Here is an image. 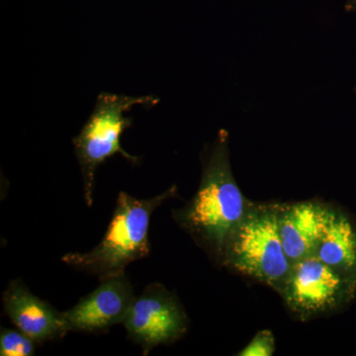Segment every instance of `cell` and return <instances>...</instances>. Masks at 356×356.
I'll return each instance as SVG.
<instances>
[{
    "label": "cell",
    "instance_id": "obj_1",
    "mask_svg": "<svg viewBox=\"0 0 356 356\" xmlns=\"http://www.w3.org/2000/svg\"><path fill=\"white\" fill-rule=\"evenodd\" d=\"M252 204L234 177L229 161V133L221 129L204 159L195 195L184 207L173 211V219L221 266L229 238Z\"/></svg>",
    "mask_w": 356,
    "mask_h": 356
},
{
    "label": "cell",
    "instance_id": "obj_2",
    "mask_svg": "<svg viewBox=\"0 0 356 356\" xmlns=\"http://www.w3.org/2000/svg\"><path fill=\"white\" fill-rule=\"evenodd\" d=\"M177 194L175 185L149 199L135 198L121 191L102 242L89 252L65 254L62 261L77 270L93 274L100 280L125 273L129 264L149 255L152 215L161 204Z\"/></svg>",
    "mask_w": 356,
    "mask_h": 356
},
{
    "label": "cell",
    "instance_id": "obj_3",
    "mask_svg": "<svg viewBox=\"0 0 356 356\" xmlns=\"http://www.w3.org/2000/svg\"><path fill=\"white\" fill-rule=\"evenodd\" d=\"M278 203L252 202L229 238L221 266L282 292L291 271L278 224Z\"/></svg>",
    "mask_w": 356,
    "mask_h": 356
},
{
    "label": "cell",
    "instance_id": "obj_4",
    "mask_svg": "<svg viewBox=\"0 0 356 356\" xmlns=\"http://www.w3.org/2000/svg\"><path fill=\"white\" fill-rule=\"evenodd\" d=\"M159 99L154 95L127 96L103 92L98 95L95 109L83 129L72 140L74 154L83 175L84 200L93 204L95 173L111 156L119 154L132 165H139L140 158L122 147L121 137L133 125V118L126 116L133 107H154Z\"/></svg>",
    "mask_w": 356,
    "mask_h": 356
},
{
    "label": "cell",
    "instance_id": "obj_5",
    "mask_svg": "<svg viewBox=\"0 0 356 356\" xmlns=\"http://www.w3.org/2000/svg\"><path fill=\"white\" fill-rule=\"evenodd\" d=\"M281 297L300 320L329 315L350 304L356 278L344 275L315 254L295 262Z\"/></svg>",
    "mask_w": 356,
    "mask_h": 356
},
{
    "label": "cell",
    "instance_id": "obj_6",
    "mask_svg": "<svg viewBox=\"0 0 356 356\" xmlns=\"http://www.w3.org/2000/svg\"><path fill=\"white\" fill-rule=\"evenodd\" d=\"M188 324L179 300L159 283H152L136 297L123 322L129 339L139 344L144 355L181 339Z\"/></svg>",
    "mask_w": 356,
    "mask_h": 356
},
{
    "label": "cell",
    "instance_id": "obj_7",
    "mask_svg": "<svg viewBox=\"0 0 356 356\" xmlns=\"http://www.w3.org/2000/svg\"><path fill=\"white\" fill-rule=\"evenodd\" d=\"M135 298L132 283L125 273L104 278L95 291L63 312L67 331L106 332L114 325L123 324Z\"/></svg>",
    "mask_w": 356,
    "mask_h": 356
},
{
    "label": "cell",
    "instance_id": "obj_8",
    "mask_svg": "<svg viewBox=\"0 0 356 356\" xmlns=\"http://www.w3.org/2000/svg\"><path fill=\"white\" fill-rule=\"evenodd\" d=\"M2 303L13 325L38 344L62 339L69 332L63 312L33 294L19 280L9 282Z\"/></svg>",
    "mask_w": 356,
    "mask_h": 356
},
{
    "label": "cell",
    "instance_id": "obj_9",
    "mask_svg": "<svg viewBox=\"0 0 356 356\" xmlns=\"http://www.w3.org/2000/svg\"><path fill=\"white\" fill-rule=\"evenodd\" d=\"M330 211L331 207L318 201L280 204V236L292 266L315 254L327 228Z\"/></svg>",
    "mask_w": 356,
    "mask_h": 356
},
{
    "label": "cell",
    "instance_id": "obj_10",
    "mask_svg": "<svg viewBox=\"0 0 356 356\" xmlns=\"http://www.w3.org/2000/svg\"><path fill=\"white\" fill-rule=\"evenodd\" d=\"M315 255L339 273L356 278V229L343 211L331 207Z\"/></svg>",
    "mask_w": 356,
    "mask_h": 356
},
{
    "label": "cell",
    "instance_id": "obj_11",
    "mask_svg": "<svg viewBox=\"0 0 356 356\" xmlns=\"http://www.w3.org/2000/svg\"><path fill=\"white\" fill-rule=\"evenodd\" d=\"M36 341L22 332L3 329L0 332V355L31 356L35 355Z\"/></svg>",
    "mask_w": 356,
    "mask_h": 356
},
{
    "label": "cell",
    "instance_id": "obj_12",
    "mask_svg": "<svg viewBox=\"0 0 356 356\" xmlns=\"http://www.w3.org/2000/svg\"><path fill=\"white\" fill-rule=\"evenodd\" d=\"M275 353V337L273 332L262 330L257 332L250 343L240 353L238 356H271Z\"/></svg>",
    "mask_w": 356,
    "mask_h": 356
},
{
    "label": "cell",
    "instance_id": "obj_13",
    "mask_svg": "<svg viewBox=\"0 0 356 356\" xmlns=\"http://www.w3.org/2000/svg\"><path fill=\"white\" fill-rule=\"evenodd\" d=\"M346 11H355L356 10V0H350L346 4Z\"/></svg>",
    "mask_w": 356,
    "mask_h": 356
},
{
    "label": "cell",
    "instance_id": "obj_14",
    "mask_svg": "<svg viewBox=\"0 0 356 356\" xmlns=\"http://www.w3.org/2000/svg\"><path fill=\"white\" fill-rule=\"evenodd\" d=\"M355 95H356V88H355Z\"/></svg>",
    "mask_w": 356,
    "mask_h": 356
}]
</instances>
